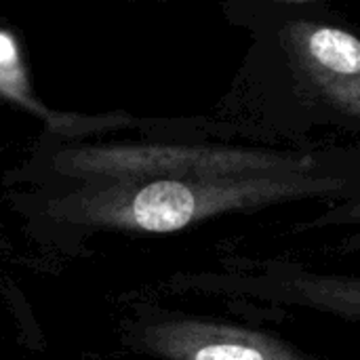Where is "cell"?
<instances>
[{"label":"cell","instance_id":"1","mask_svg":"<svg viewBox=\"0 0 360 360\" xmlns=\"http://www.w3.org/2000/svg\"><path fill=\"white\" fill-rule=\"evenodd\" d=\"M359 184L360 171L110 179L82 190L57 211L74 224L171 234L232 213L308 200L333 202Z\"/></svg>","mask_w":360,"mask_h":360},{"label":"cell","instance_id":"2","mask_svg":"<svg viewBox=\"0 0 360 360\" xmlns=\"http://www.w3.org/2000/svg\"><path fill=\"white\" fill-rule=\"evenodd\" d=\"M213 287L266 306L278 321L287 310H306L360 325V272H335L289 255L238 259Z\"/></svg>","mask_w":360,"mask_h":360},{"label":"cell","instance_id":"3","mask_svg":"<svg viewBox=\"0 0 360 360\" xmlns=\"http://www.w3.org/2000/svg\"><path fill=\"white\" fill-rule=\"evenodd\" d=\"M139 342L162 360H321L264 327L200 316L156 321L143 329Z\"/></svg>","mask_w":360,"mask_h":360},{"label":"cell","instance_id":"4","mask_svg":"<svg viewBox=\"0 0 360 360\" xmlns=\"http://www.w3.org/2000/svg\"><path fill=\"white\" fill-rule=\"evenodd\" d=\"M291 53L342 114L360 122V40L348 30L300 21L287 30Z\"/></svg>","mask_w":360,"mask_h":360},{"label":"cell","instance_id":"5","mask_svg":"<svg viewBox=\"0 0 360 360\" xmlns=\"http://www.w3.org/2000/svg\"><path fill=\"white\" fill-rule=\"evenodd\" d=\"M329 228H346L348 230L342 238H338V243L333 247L327 249L329 255L342 257V255L360 253V184L346 198L325 202V207L319 213H314L312 217L293 221L289 232L291 234H312V232L329 230Z\"/></svg>","mask_w":360,"mask_h":360},{"label":"cell","instance_id":"6","mask_svg":"<svg viewBox=\"0 0 360 360\" xmlns=\"http://www.w3.org/2000/svg\"><path fill=\"white\" fill-rule=\"evenodd\" d=\"M15 59V49H13V42L0 34V65H6Z\"/></svg>","mask_w":360,"mask_h":360},{"label":"cell","instance_id":"7","mask_svg":"<svg viewBox=\"0 0 360 360\" xmlns=\"http://www.w3.org/2000/svg\"><path fill=\"white\" fill-rule=\"evenodd\" d=\"M289 2H306V0H289Z\"/></svg>","mask_w":360,"mask_h":360}]
</instances>
